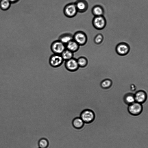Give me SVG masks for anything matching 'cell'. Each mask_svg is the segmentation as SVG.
<instances>
[{
    "instance_id": "cell-1",
    "label": "cell",
    "mask_w": 148,
    "mask_h": 148,
    "mask_svg": "<svg viewBox=\"0 0 148 148\" xmlns=\"http://www.w3.org/2000/svg\"><path fill=\"white\" fill-rule=\"evenodd\" d=\"M80 117L85 123L90 124L93 122L95 117V112L92 110L86 109L80 113Z\"/></svg>"
},
{
    "instance_id": "cell-2",
    "label": "cell",
    "mask_w": 148,
    "mask_h": 148,
    "mask_svg": "<svg viewBox=\"0 0 148 148\" xmlns=\"http://www.w3.org/2000/svg\"><path fill=\"white\" fill-rule=\"evenodd\" d=\"M63 13L67 17L71 18L75 16L78 12L75 2H72L66 5L64 7Z\"/></svg>"
},
{
    "instance_id": "cell-3",
    "label": "cell",
    "mask_w": 148,
    "mask_h": 148,
    "mask_svg": "<svg viewBox=\"0 0 148 148\" xmlns=\"http://www.w3.org/2000/svg\"><path fill=\"white\" fill-rule=\"evenodd\" d=\"M92 24L96 29L101 30L104 29L106 25V20L103 15L95 16L92 20Z\"/></svg>"
},
{
    "instance_id": "cell-4",
    "label": "cell",
    "mask_w": 148,
    "mask_h": 148,
    "mask_svg": "<svg viewBox=\"0 0 148 148\" xmlns=\"http://www.w3.org/2000/svg\"><path fill=\"white\" fill-rule=\"evenodd\" d=\"M127 109L130 114L134 116H137L141 114L143 108L141 104L135 101L129 105Z\"/></svg>"
},
{
    "instance_id": "cell-5",
    "label": "cell",
    "mask_w": 148,
    "mask_h": 148,
    "mask_svg": "<svg viewBox=\"0 0 148 148\" xmlns=\"http://www.w3.org/2000/svg\"><path fill=\"white\" fill-rule=\"evenodd\" d=\"M50 48L53 54L61 55L66 48L65 45L58 40L52 42Z\"/></svg>"
},
{
    "instance_id": "cell-6",
    "label": "cell",
    "mask_w": 148,
    "mask_h": 148,
    "mask_svg": "<svg viewBox=\"0 0 148 148\" xmlns=\"http://www.w3.org/2000/svg\"><path fill=\"white\" fill-rule=\"evenodd\" d=\"M73 40L79 46H83L87 42L88 38L86 34L84 32L79 31L76 32L73 35Z\"/></svg>"
},
{
    "instance_id": "cell-7",
    "label": "cell",
    "mask_w": 148,
    "mask_h": 148,
    "mask_svg": "<svg viewBox=\"0 0 148 148\" xmlns=\"http://www.w3.org/2000/svg\"><path fill=\"white\" fill-rule=\"evenodd\" d=\"M130 50V45L125 42H121L118 44L115 48L116 53L119 55L124 56L127 54Z\"/></svg>"
},
{
    "instance_id": "cell-8",
    "label": "cell",
    "mask_w": 148,
    "mask_h": 148,
    "mask_svg": "<svg viewBox=\"0 0 148 148\" xmlns=\"http://www.w3.org/2000/svg\"><path fill=\"white\" fill-rule=\"evenodd\" d=\"M64 61L61 55L53 53L50 56L49 59L50 65L53 67L60 66Z\"/></svg>"
},
{
    "instance_id": "cell-9",
    "label": "cell",
    "mask_w": 148,
    "mask_h": 148,
    "mask_svg": "<svg viewBox=\"0 0 148 148\" xmlns=\"http://www.w3.org/2000/svg\"><path fill=\"white\" fill-rule=\"evenodd\" d=\"M64 65L66 68L70 71H75L79 67L77 59L73 58L66 61H65Z\"/></svg>"
},
{
    "instance_id": "cell-10",
    "label": "cell",
    "mask_w": 148,
    "mask_h": 148,
    "mask_svg": "<svg viewBox=\"0 0 148 148\" xmlns=\"http://www.w3.org/2000/svg\"><path fill=\"white\" fill-rule=\"evenodd\" d=\"M75 3L78 12L84 13L88 9V3L86 0H77Z\"/></svg>"
},
{
    "instance_id": "cell-11",
    "label": "cell",
    "mask_w": 148,
    "mask_h": 148,
    "mask_svg": "<svg viewBox=\"0 0 148 148\" xmlns=\"http://www.w3.org/2000/svg\"><path fill=\"white\" fill-rule=\"evenodd\" d=\"M135 101L142 104L146 101L147 98L146 92L143 90L137 91L134 94Z\"/></svg>"
},
{
    "instance_id": "cell-12",
    "label": "cell",
    "mask_w": 148,
    "mask_h": 148,
    "mask_svg": "<svg viewBox=\"0 0 148 148\" xmlns=\"http://www.w3.org/2000/svg\"><path fill=\"white\" fill-rule=\"evenodd\" d=\"M65 46L66 49L74 53L78 50L80 46L73 39L66 44Z\"/></svg>"
},
{
    "instance_id": "cell-13",
    "label": "cell",
    "mask_w": 148,
    "mask_h": 148,
    "mask_svg": "<svg viewBox=\"0 0 148 148\" xmlns=\"http://www.w3.org/2000/svg\"><path fill=\"white\" fill-rule=\"evenodd\" d=\"M73 35L70 33H64L59 36L58 40L66 45L69 42L73 39Z\"/></svg>"
},
{
    "instance_id": "cell-14",
    "label": "cell",
    "mask_w": 148,
    "mask_h": 148,
    "mask_svg": "<svg viewBox=\"0 0 148 148\" xmlns=\"http://www.w3.org/2000/svg\"><path fill=\"white\" fill-rule=\"evenodd\" d=\"M92 14L95 16L103 15L104 13V10L103 8L100 5H96L92 8Z\"/></svg>"
},
{
    "instance_id": "cell-15",
    "label": "cell",
    "mask_w": 148,
    "mask_h": 148,
    "mask_svg": "<svg viewBox=\"0 0 148 148\" xmlns=\"http://www.w3.org/2000/svg\"><path fill=\"white\" fill-rule=\"evenodd\" d=\"M72 125L77 129H80L84 127L85 123L80 117H75L73 120Z\"/></svg>"
},
{
    "instance_id": "cell-16",
    "label": "cell",
    "mask_w": 148,
    "mask_h": 148,
    "mask_svg": "<svg viewBox=\"0 0 148 148\" xmlns=\"http://www.w3.org/2000/svg\"><path fill=\"white\" fill-rule=\"evenodd\" d=\"M123 100L125 103L128 105L135 102L134 94L131 93L126 94L124 96Z\"/></svg>"
},
{
    "instance_id": "cell-17",
    "label": "cell",
    "mask_w": 148,
    "mask_h": 148,
    "mask_svg": "<svg viewBox=\"0 0 148 148\" xmlns=\"http://www.w3.org/2000/svg\"><path fill=\"white\" fill-rule=\"evenodd\" d=\"M64 61H66L74 57V53L66 49L61 54Z\"/></svg>"
},
{
    "instance_id": "cell-18",
    "label": "cell",
    "mask_w": 148,
    "mask_h": 148,
    "mask_svg": "<svg viewBox=\"0 0 148 148\" xmlns=\"http://www.w3.org/2000/svg\"><path fill=\"white\" fill-rule=\"evenodd\" d=\"M76 59L79 67L84 68L87 65L88 60L86 57L81 56Z\"/></svg>"
},
{
    "instance_id": "cell-19",
    "label": "cell",
    "mask_w": 148,
    "mask_h": 148,
    "mask_svg": "<svg viewBox=\"0 0 148 148\" xmlns=\"http://www.w3.org/2000/svg\"><path fill=\"white\" fill-rule=\"evenodd\" d=\"M11 3L9 0H1L0 8L2 10L5 11L10 8Z\"/></svg>"
},
{
    "instance_id": "cell-20",
    "label": "cell",
    "mask_w": 148,
    "mask_h": 148,
    "mask_svg": "<svg viewBox=\"0 0 148 148\" xmlns=\"http://www.w3.org/2000/svg\"><path fill=\"white\" fill-rule=\"evenodd\" d=\"M38 145L40 148H47L49 145V142L46 138H42L39 140Z\"/></svg>"
},
{
    "instance_id": "cell-21",
    "label": "cell",
    "mask_w": 148,
    "mask_h": 148,
    "mask_svg": "<svg viewBox=\"0 0 148 148\" xmlns=\"http://www.w3.org/2000/svg\"><path fill=\"white\" fill-rule=\"evenodd\" d=\"M112 84V81L111 80L109 79H106L102 81L101 82L100 85L102 88L107 89L110 87Z\"/></svg>"
},
{
    "instance_id": "cell-22",
    "label": "cell",
    "mask_w": 148,
    "mask_h": 148,
    "mask_svg": "<svg viewBox=\"0 0 148 148\" xmlns=\"http://www.w3.org/2000/svg\"><path fill=\"white\" fill-rule=\"evenodd\" d=\"M103 35L101 33H99L95 37L94 40V42L97 44H99L102 42L103 40Z\"/></svg>"
},
{
    "instance_id": "cell-23",
    "label": "cell",
    "mask_w": 148,
    "mask_h": 148,
    "mask_svg": "<svg viewBox=\"0 0 148 148\" xmlns=\"http://www.w3.org/2000/svg\"><path fill=\"white\" fill-rule=\"evenodd\" d=\"M11 3H14L18 2L19 0H9Z\"/></svg>"
},
{
    "instance_id": "cell-24",
    "label": "cell",
    "mask_w": 148,
    "mask_h": 148,
    "mask_svg": "<svg viewBox=\"0 0 148 148\" xmlns=\"http://www.w3.org/2000/svg\"></svg>"
}]
</instances>
